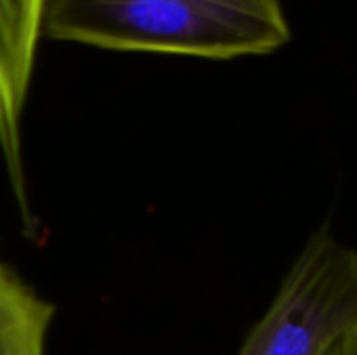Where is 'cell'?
Returning <instances> with one entry per match:
<instances>
[{
	"instance_id": "cell-1",
	"label": "cell",
	"mask_w": 357,
	"mask_h": 355,
	"mask_svg": "<svg viewBox=\"0 0 357 355\" xmlns=\"http://www.w3.org/2000/svg\"><path fill=\"white\" fill-rule=\"evenodd\" d=\"M40 38L230 61L291 40L282 0H42Z\"/></svg>"
},
{
	"instance_id": "cell-2",
	"label": "cell",
	"mask_w": 357,
	"mask_h": 355,
	"mask_svg": "<svg viewBox=\"0 0 357 355\" xmlns=\"http://www.w3.org/2000/svg\"><path fill=\"white\" fill-rule=\"evenodd\" d=\"M357 328V251L316 230L236 355H328Z\"/></svg>"
},
{
	"instance_id": "cell-3",
	"label": "cell",
	"mask_w": 357,
	"mask_h": 355,
	"mask_svg": "<svg viewBox=\"0 0 357 355\" xmlns=\"http://www.w3.org/2000/svg\"><path fill=\"white\" fill-rule=\"evenodd\" d=\"M40 6L42 0H0V153L23 222H29L31 216L21 134L42 40Z\"/></svg>"
},
{
	"instance_id": "cell-4",
	"label": "cell",
	"mask_w": 357,
	"mask_h": 355,
	"mask_svg": "<svg viewBox=\"0 0 357 355\" xmlns=\"http://www.w3.org/2000/svg\"><path fill=\"white\" fill-rule=\"evenodd\" d=\"M54 305L0 253V355H46Z\"/></svg>"
},
{
	"instance_id": "cell-5",
	"label": "cell",
	"mask_w": 357,
	"mask_h": 355,
	"mask_svg": "<svg viewBox=\"0 0 357 355\" xmlns=\"http://www.w3.org/2000/svg\"><path fill=\"white\" fill-rule=\"evenodd\" d=\"M328 355H357V328L343 335L339 343L328 352Z\"/></svg>"
}]
</instances>
